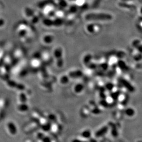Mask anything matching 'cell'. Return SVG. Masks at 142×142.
<instances>
[{
	"label": "cell",
	"mask_w": 142,
	"mask_h": 142,
	"mask_svg": "<svg viewBox=\"0 0 142 142\" xmlns=\"http://www.w3.org/2000/svg\"><path fill=\"white\" fill-rule=\"evenodd\" d=\"M43 142H51V140L50 138L47 137H45L43 138Z\"/></svg>",
	"instance_id": "15"
},
{
	"label": "cell",
	"mask_w": 142,
	"mask_h": 142,
	"mask_svg": "<svg viewBox=\"0 0 142 142\" xmlns=\"http://www.w3.org/2000/svg\"><path fill=\"white\" fill-rule=\"evenodd\" d=\"M139 19H140V21H142V17H140V18H139Z\"/></svg>",
	"instance_id": "20"
},
{
	"label": "cell",
	"mask_w": 142,
	"mask_h": 142,
	"mask_svg": "<svg viewBox=\"0 0 142 142\" xmlns=\"http://www.w3.org/2000/svg\"><path fill=\"white\" fill-rule=\"evenodd\" d=\"M122 1V2H129V1H131L132 0H121Z\"/></svg>",
	"instance_id": "18"
},
{
	"label": "cell",
	"mask_w": 142,
	"mask_h": 142,
	"mask_svg": "<svg viewBox=\"0 0 142 142\" xmlns=\"http://www.w3.org/2000/svg\"><path fill=\"white\" fill-rule=\"evenodd\" d=\"M140 13L142 14V8H141V9H140Z\"/></svg>",
	"instance_id": "19"
},
{
	"label": "cell",
	"mask_w": 142,
	"mask_h": 142,
	"mask_svg": "<svg viewBox=\"0 0 142 142\" xmlns=\"http://www.w3.org/2000/svg\"><path fill=\"white\" fill-rule=\"evenodd\" d=\"M120 95V92H113L111 94V97L114 100H116L119 97Z\"/></svg>",
	"instance_id": "9"
},
{
	"label": "cell",
	"mask_w": 142,
	"mask_h": 142,
	"mask_svg": "<svg viewBox=\"0 0 142 142\" xmlns=\"http://www.w3.org/2000/svg\"><path fill=\"white\" fill-rule=\"evenodd\" d=\"M125 113L126 114V115H127L128 117H133L134 115L135 111L133 109L131 108H129L125 109Z\"/></svg>",
	"instance_id": "6"
},
{
	"label": "cell",
	"mask_w": 142,
	"mask_h": 142,
	"mask_svg": "<svg viewBox=\"0 0 142 142\" xmlns=\"http://www.w3.org/2000/svg\"><path fill=\"white\" fill-rule=\"evenodd\" d=\"M72 142H82L81 140H79V139H74V140Z\"/></svg>",
	"instance_id": "17"
},
{
	"label": "cell",
	"mask_w": 142,
	"mask_h": 142,
	"mask_svg": "<svg viewBox=\"0 0 142 142\" xmlns=\"http://www.w3.org/2000/svg\"><path fill=\"white\" fill-rule=\"evenodd\" d=\"M106 89L108 90L111 91V90H112L114 88V85L112 83H108L106 85Z\"/></svg>",
	"instance_id": "11"
},
{
	"label": "cell",
	"mask_w": 142,
	"mask_h": 142,
	"mask_svg": "<svg viewBox=\"0 0 142 142\" xmlns=\"http://www.w3.org/2000/svg\"></svg>",
	"instance_id": "21"
},
{
	"label": "cell",
	"mask_w": 142,
	"mask_h": 142,
	"mask_svg": "<svg viewBox=\"0 0 142 142\" xmlns=\"http://www.w3.org/2000/svg\"><path fill=\"white\" fill-rule=\"evenodd\" d=\"M8 127L10 133L12 135H15L17 133V127L13 122H9L8 124Z\"/></svg>",
	"instance_id": "4"
},
{
	"label": "cell",
	"mask_w": 142,
	"mask_h": 142,
	"mask_svg": "<svg viewBox=\"0 0 142 142\" xmlns=\"http://www.w3.org/2000/svg\"><path fill=\"white\" fill-rule=\"evenodd\" d=\"M87 18L92 21H109L112 20L113 17L108 13H90L87 16Z\"/></svg>",
	"instance_id": "1"
},
{
	"label": "cell",
	"mask_w": 142,
	"mask_h": 142,
	"mask_svg": "<svg viewBox=\"0 0 142 142\" xmlns=\"http://www.w3.org/2000/svg\"><path fill=\"white\" fill-rule=\"evenodd\" d=\"M112 134L113 136H117L118 132H117L116 128L114 127L113 129L112 130Z\"/></svg>",
	"instance_id": "12"
},
{
	"label": "cell",
	"mask_w": 142,
	"mask_h": 142,
	"mask_svg": "<svg viewBox=\"0 0 142 142\" xmlns=\"http://www.w3.org/2000/svg\"><path fill=\"white\" fill-rule=\"evenodd\" d=\"M19 109L21 112H26L28 110V106L27 105L22 104L19 106Z\"/></svg>",
	"instance_id": "10"
},
{
	"label": "cell",
	"mask_w": 142,
	"mask_h": 142,
	"mask_svg": "<svg viewBox=\"0 0 142 142\" xmlns=\"http://www.w3.org/2000/svg\"><path fill=\"white\" fill-rule=\"evenodd\" d=\"M119 81L120 83V84L123 85V86L126 88L129 92H133L135 91L134 87L133 86L132 84H131L127 80L123 78H120L119 79Z\"/></svg>",
	"instance_id": "2"
},
{
	"label": "cell",
	"mask_w": 142,
	"mask_h": 142,
	"mask_svg": "<svg viewBox=\"0 0 142 142\" xmlns=\"http://www.w3.org/2000/svg\"><path fill=\"white\" fill-rule=\"evenodd\" d=\"M101 104L103 106H106L108 105V103H107L106 101L103 100L101 102Z\"/></svg>",
	"instance_id": "14"
},
{
	"label": "cell",
	"mask_w": 142,
	"mask_h": 142,
	"mask_svg": "<svg viewBox=\"0 0 142 142\" xmlns=\"http://www.w3.org/2000/svg\"><path fill=\"white\" fill-rule=\"evenodd\" d=\"M108 130H109V128L106 126H104L103 127H102L101 129H99L98 131H97L95 133V136H97L98 138L103 136L106 134Z\"/></svg>",
	"instance_id": "3"
},
{
	"label": "cell",
	"mask_w": 142,
	"mask_h": 142,
	"mask_svg": "<svg viewBox=\"0 0 142 142\" xmlns=\"http://www.w3.org/2000/svg\"><path fill=\"white\" fill-rule=\"evenodd\" d=\"M119 5L120 7H122V8H129V9L134 8L135 7L134 5L128 4V3H127L126 2H120L119 3Z\"/></svg>",
	"instance_id": "7"
},
{
	"label": "cell",
	"mask_w": 142,
	"mask_h": 142,
	"mask_svg": "<svg viewBox=\"0 0 142 142\" xmlns=\"http://www.w3.org/2000/svg\"><path fill=\"white\" fill-rule=\"evenodd\" d=\"M138 49L139 52L142 53V45H139L138 48Z\"/></svg>",
	"instance_id": "16"
},
{
	"label": "cell",
	"mask_w": 142,
	"mask_h": 142,
	"mask_svg": "<svg viewBox=\"0 0 142 142\" xmlns=\"http://www.w3.org/2000/svg\"><path fill=\"white\" fill-rule=\"evenodd\" d=\"M82 136L85 138H90L92 135V133L90 132V131L89 130H85L84 131L82 134H81Z\"/></svg>",
	"instance_id": "8"
},
{
	"label": "cell",
	"mask_w": 142,
	"mask_h": 142,
	"mask_svg": "<svg viewBox=\"0 0 142 142\" xmlns=\"http://www.w3.org/2000/svg\"><path fill=\"white\" fill-rule=\"evenodd\" d=\"M117 65L120 69L123 71H127L129 69L125 62L122 60H120L118 61Z\"/></svg>",
	"instance_id": "5"
},
{
	"label": "cell",
	"mask_w": 142,
	"mask_h": 142,
	"mask_svg": "<svg viewBox=\"0 0 142 142\" xmlns=\"http://www.w3.org/2000/svg\"><path fill=\"white\" fill-rule=\"evenodd\" d=\"M50 128V125L49 124H46L43 127V129L44 131H49Z\"/></svg>",
	"instance_id": "13"
}]
</instances>
